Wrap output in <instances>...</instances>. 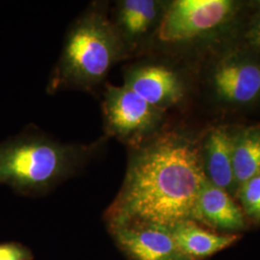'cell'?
Here are the masks:
<instances>
[{"label": "cell", "mask_w": 260, "mask_h": 260, "mask_svg": "<svg viewBox=\"0 0 260 260\" xmlns=\"http://www.w3.org/2000/svg\"><path fill=\"white\" fill-rule=\"evenodd\" d=\"M194 222L223 232L236 233L247 228L246 215L225 190L207 179L202 186L196 205Z\"/></svg>", "instance_id": "obj_10"}, {"label": "cell", "mask_w": 260, "mask_h": 260, "mask_svg": "<svg viewBox=\"0 0 260 260\" xmlns=\"http://www.w3.org/2000/svg\"><path fill=\"white\" fill-rule=\"evenodd\" d=\"M201 149L207 180L226 192L236 189L233 168V131L215 126L201 139Z\"/></svg>", "instance_id": "obj_11"}, {"label": "cell", "mask_w": 260, "mask_h": 260, "mask_svg": "<svg viewBox=\"0 0 260 260\" xmlns=\"http://www.w3.org/2000/svg\"><path fill=\"white\" fill-rule=\"evenodd\" d=\"M164 113L123 84L106 86L103 102L105 133L129 148L138 146L161 131Z\"/></svg>", "instance_id": "obj_6"}, {"label": "cell", "mask_w": 260, "mask_h": 260, "mask_svg": "<svg viewBox=\"0 0 260 260\" xmlns=\"http://www.w3.org/2000/svg\"><path fill=\"white\" fill-rule=\"evenodd\" d=\"M242 4L233 0H175L167 2L154 37L170 47L208 43L232 27Z\"/></svg>", "instance_id": "obj_4"}, {"label": "cell", "mask_w": 260, "mask_h": 260, "mask_svg": "<svg viewBox=\"0 0 260 260\" xmlns=\"http://www.w3.org/2000/svg\"><path fill=\"white\" fill-rule=\"evenodd\" d=\"M171 231L181 251L194 260L205 259L238 241V235L234 233H214L194 221L177 223Z\"/></svg>", "instance_id": "obj_12"}, {"label": "cell", "mask_w": 260, "mask_h": 260, "mask_svg": "<svg viewBox=\"0 0 260 260\" xmlns=\"http://www.w3.org/2000/svg\"><path fill=\"white\" fill-rule=\"evenodd\" d=\"M237 195L244 214L260 223V174L239 186Z\"/></svg>", "instance_id": "obj_14"}, {"label": "cell", "mask_w": 260, "mask_h": 260, "mask_svg": "<svg viewBox=\"0 0 260 260\" xmlns=\"http://www.w3.org/2000/svg\"><path fill=\"white\" fill-rule=\"evenodd\" d=\"M233 168L236 188L260 174V127L233 132Z\"/></svg>", "instance_id": "obj_13"}, {"label": "cell", "mask_w": 260, "mask_h": 260, "mask_svg": "<svg viewBox=\"0 0 260 260\" xmlns=\"http://www.w3.org/2000/svg\"><path fill=\"white\" fill-rule=\"evenodd\" d=\"M167 2L159 0L118 1L112 21L129 55L154 37Z\"/></svg>", "instance_id": "obj_9"}, {"label": "cell", "mask_w": 260, "mask_h": 260, "mask_svg": "<svg viewBox=\"0 0 260 260\" xmlns=\"http://www.w3.org/2000/svg\"><path fill=\"white\" fill-rule=\"evenodd\" d=\"M123 85L163 112L181 103L186 93L180 75L170 66L160 63L130 67L124 74Z\"/></svg>", "instance_id": "obj_8"}, {"label": "cell", "mask_w": 260, "mask_h": 260, "mask_svg": "<svg viewBox=\"0 0 260 260\" xmlns=\"http://www.w3.org/2000/svg\"><path fill=\"white\" fill-rule=\"evenodd\" d=\"M244 47L260 58V2L244 31Z\"/></svg>", "instance_id": "obj_15"}, {"label": "cell", "mask_w": 260, "mask_h": 260, "mask_svg": "<svg viewBox=\"0 0 260 260\" xmlns=\"http://www.w3.org/2000/svg\"><path fill=\"white\" fill-rule=\"evenodd\" d=\"M105 142L69 144L25 130L0 143V183L23 194L43 193L74 175Z\"/></svg>", "instance_id": "obj_3"}, {"label": "cell", "mask_w": 260, "mask_h": 260, "mask_svg": "<svg viewBox=\"0 0 260 260\" xmlns=\"http://www.w3.org/2000/svg\"><path fill=\"white\" fill-rule=\"evenodd\" d=\"M117 245L131 260H194L178 247L171 226L127 223L109 226Z\"/></svg>", "instance_id": "obj_7"}, {"label": "cell", "mask_w": 260, "mask_h": 260, "mask_svg": "<svg viewBox=\"0 0 260 260\" xmlns=\"http://www.w3.org/2000/svg\"><path fill=\"white\" fill-rule=\"evenodd\" d=\"M128 53L104 4L94 3L70 28L48 82L49 93L91 91Z\"/></svg>", "instance_id": "obj_2"}, {"label": "cell", "mask_w": 260, "mask_h": 260, "mask_svg": "<svg viewBox=\"0 0 260 260\" xmlns=\"http://www.w3.org/2000/svg\"><path fill=\"white\" fill-rule=\"evenodd\" d=\"M206 179L201 139L181 130L159 131L130 148L123 183L105 220L108 226L127 223L173 226L194 221Z\"/></svg>", "instance_id": "obj_1"}, {"label": "cell", "mask_w": 260, "mask_h": 260, "mask_svg": "<svg viewBox=\"0 0 260 260\" xmlns=\"http://www.w3.org/2000/svg\"><path fill=\"white\" fill-rule=\"evenodd\" d=\"M214 101L226 108H245L260 102V58L244 46L226 47L206 72Z\"/></svg>", "instance_id": "obj_5"}, {"label": "cell", "mask_w": 260, "mask_h": 260, "mask_svg": "<svg viewBox=\"0 0 260 260\" xmlns=\"http://www.w3.org/2000/svg\"><path fill=\"white\" fill-rule=\"evenodd\" d=\"M0 260H32V253L19 243L0 244Z\"/></svg>", "instance_id": "obj_16"}]
</instances>
